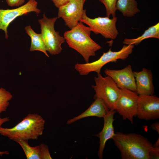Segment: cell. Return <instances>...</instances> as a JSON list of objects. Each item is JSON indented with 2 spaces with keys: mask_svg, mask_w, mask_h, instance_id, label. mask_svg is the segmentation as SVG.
I'll list each match as a JSON object with an SVG mask.
<instances>
[{
  "mask_svg": "<svg viewBox=\"0 0 159 159\" xmlns=\"http://www.w3.org/2000/svg\"><path fill=\"white\" fill-rule=\"evenodd\" d=\"M89 107L79 115L69 120L67 124H70L81 119L88 117L103 118L109 110L100 99L96 98Z\"/></svg>",
  "mask_w": 159,
  "mask_h": 159,
  "instance_id": "cell-15",
  "label": "cell"
},
{
  "mask_svg": "<svg viewBox=\"0 0 159 159\" xmlns=\"http://www.w3.org/2000/svg\"><path fill=\"white\" fill-rule=\"evenodd\" d=\"M159 138L156 141L153 146L155 147H159Z\"/></svg>",
  "mask_w": 159,
  "mask_h": 159,
  "instance_id": "cell-28",
  "label": "cell"
},
{
  "mask_svg": "<svg viewBox=\"0 0 159 159\" xmlns=\"http://www.w3.org/2000/svg\"><path fill=\"white\" fill-rule=\"evenodd\" d=\"M133 72L135 80L136 93L138 95H153L154 88L151 71L144 68L139 72Z\"/></svg>",
  "mask_w": 159,
  "mask_h": 159,
  "instance_id": "cell-13",
  "label": "cell"
},
{
  "mask_svg": "<svg viewBox=\"0 0 159 159\" xmlns=\"http://www.w3.org/2000/svg\"><path fill=\"white\" fill-rule=\"evenodd\" d=\"M21 147L27 159H42L40 145L34 147L30 146L27 140H20L17 142Z\"/></svg>",
  "mask_w": 159,
  "mask_h": 159,
  "instance_id": "cell-19",
  "label": "cell"
},
{
  "mask_svg": "<svg viewBox=\"0 0 159 159\" xmlns=\"http://www.w3.org/2000/svg\"><path fill=\"white\" fill-rule=\"evenodd\" d=\"M42 151V159H52L49 152L48 146L44 144H41Z\"/></svg>",
  "mask_w": 159,
  "mask_h": 159,
  "instance_id": "cell-22",
  "label": "cell"
},
{
  "mask_svg": "<svg viewBox=\"0 0 159 159\" xmlns=\"http://www.w3.org/2000/svg\"><path fill=\"white\" fill-rule=\"evenodd\" d=\"M105 6L107 16L109 17L112 15V18L116 17V12L117 10L116 4L117 0H99Z\"/></svg>",
  "mask_w": 159,
  "mask_h": 159,
  "instance_id": "cell-21",
  "label": "cell"
},
{
  "mask_svg": "<svg viewBox=\"0 0 159 159\" xmlns=\"http://www.w3.org/2000/svg\"><path fill=\"white\" fill-rule=\"evenodd\" d=\"M138 95L135 92L126 89H121L115 110L123 120L127 119L132 124L133 118L137 116Z\"/></svg>",
  "mask_w": 159,
  "mask_h": 159,
  "instance_id": "cell-8",
  "label": "cell"
},
{
  "mask_svg": "<svg viewBox=\"0 0 159 159\" xmlns=\"http://www.w3.org/2000/svg\"><path fill=\"white\" fill-rule=\"evenodd\" d=\"M150 38L159 39V23L149 27L145 31L141 36L135 39H125L123 43L125 45H137L143 40Z\"/></svg>",
  "mask_w": 159,
  "mask_h": 159,
  "instance_id": "cell-18",
  "label": "cell"
},
{
  "mask_svg": "<svg viewBox=\"0 0 159 159\" xmlns=\"http://www.w3.org/2000/svg\"><path fill=\"white\" fill-rule=\"evenodd\" d=\"M10 119L9 117L1 118L0 116V127L4 123L9 121Z\"/></svg>",
  "mask_w": 159,
  "mask_h": 159,
  "instance_id": "cell-26",
  "label": "cell"
},
{
  "mask_svg": "<svg viewBox=\"0 0 159 159\" xmlns=\"http://www.w3.org/2000/svg\"><path fill=\"white\" fill-rule=\"evenodd\" d=\"M55 6L57 8L64 6L69 2L72 0H51Z\"/></svg>",
  "mask_w": 159,
  "mask_h": 159,
  "instance_id": "cell-24",
  "label": "cell"
},
{
  "mask_svg": "<svg viewBox=\"0 0 159 159\" xmlns=\"http://www.w3.org/2000/svg\"><path fill=\"white\" fill-rule=\"evenodd\" d=\"M94 80L95 85L92 86L95 92L94 99H101L109 110H115L121 89L110 77H103L100 73L97 74Z\"/></svg>",
  "mask_w": 159,
  "mask_h": 159,
  "instance_id": "cell-5",
  "label": "cell"
},
{
  "mask_svg": "<svg viewBox=\"0 0 159 159\" xmlns=\"http://www.w3.org/2000/svg\"><path fill=\"white\" fill-rule=\"evenodd\" d=\"M57 18V17L48 18L44 13L43 18L38 20L41 26L40 34L47 51L52 55L61 53L62 49L61 45L65 40L64 37L60 36L59 32L54 29V24Z\"/></svg>",
  "mask_w": 159,
  "mask_h": 159,
  "instance_id": "cell-6",
  "label": "cell"
},
{
  "mask_svg": "<svg viewBox=\"0 0 159 159\" xmlns=\"http://www.w3.org/2000/svg\"><path fill=\"white\" fill-rule=\"evenodd\" d=\"M85 0H72L58 8V18H62L70 29L80 21L83 11Z\"/></svg>",
  "mask_w": 159,
  "mask_h": 159,
  "instance_id": "cell-10",
  "label": "cell"
},
{
  "mask_svg": "<svg viewBox=\"0 0 159 159\" xmlns=\"http://www.w3.org/2000/svg\"><path fill=\"white\" fill-rule=\"evenodd\" d=\"M91 32L89 27L80 21L64 34L69 46L79 53L86 63L89 62L90 57L95 55L97 51L102 48L90 37Z\"/></svg>",
  "mask_w": 159,
  "mask_h": 159,
  "instance_id": "cell-2",
  "label": "cell"
},
{
  "mask_svg": "<svg viewBox=\"0 0 159 159\" xmlns=\"http://www.w3.org/2000/svg\"><path fill=\"white\" fill-rule=\"evenodd\" d=\"M137 116L146 120L159 118V98L153 95H139Z\"/></svg>",
  "mask_w": 159,
  "mask_h": 159,
  "instance_id": "cell-11",
  "label": "cell"
},
{
  "mask_svg": "<svg viewBox=\"0 0 159 159\" xmlns=\"http://www.w3.org/2000/svg\"><path fill=\"white\" fill-rule=\"evenodd\" d=\"M116 112L115 110H109L103 118L104 124L102 130L95 135L100 139V145L98 152V155L100 159L103 158V152L107 141L112 139L115 135L113 123L115 120L114 116Z\"/></svg>",
  "mask_w": 159,
  "mask_h": 159,
  "instance_id": "cell-14",
  "label": "cell"
},
{
  "mask_svg": "<svg viewBox=\"0 0 159 159\" xmlns=\"http://www.w3.org/2000/svg\"><path fill=\"white\" fill-rule=\"evenodd\" d=\"M116 8L124 16L128 17L134 16L140 11L135 0H117Z\"/></svg>",
  "mask_w": 159,
  "mask_h": 159,
  "instance_id": "cell-17",
  "label": "cell"
},
{
  "mask_svg": "<svg viewBox=\"0 0 159 159\" xmlns=\"http://www.w3.org/2000/svg\"><path fill=\"white\" fill-rule=\"evenodd\" d=\"M134 47V45H124L122 49L117 52L112 51L110 49L97 60L91 62L76 64L74 68L81 76L87 75L92 72L100 73L102 68L110 62H116L118 59L125 60L131 54Z\"/></svg>",
  "mask_w": 159,
  "mask_h": 159,
  "instance_id": "cell-4",
  "label": "cell"
},
{
  "mask_svg": "<svg viewBox=\"0 0 159 159\" xmlns=\"http://www.w3.org/2000/svg\"><path fill=\"white\" fill-rule=\"evenodd\" d=\"M13 97L11 93L4 88H0V114L6 111L10 104L9 101Z\"/></svg>",
  "mask_w": 159,
  "mask_h": 159,
  "instance_id": "cell-20",
  "label": "cell"
},
{
  "mask_svg": "<svg viewBox=\"0 0 159 159\" xmlns=\"http://www.w3.org/2000/svg\"><path fill=\"white\" fill-rule=\"evenodd\" d=\"M104 72L112 78L120 89H126L136 92L135 78L130 65L120 70L106 69Z\"/></svg>",
  "mask_w": 159,
  "mask_h": 159,
  "instance_id": "cell-12",
  "label": "cell"
},
{
  "mask_svg": "<svg viewBox=\"0 0 159 159\" xmlns=\"http://www.w3.org/2000/svg\"><path fill=\"white\" fill-rule=\"evenodd\" d=\"M9 153L7 151H0V156H2L4 154L9 155Z\"/></svg>",
  "mask_w": 159,
  "mask_h": 159,
  "instance_id": "cell-27",
  "label": "cell"
},
{
  "mask_svg": "<svg viewBox=\"0 0 159 159\" xmlns=\"http://www.w3.org/2000/svg\"><path fill=\"white\" fill-rule=\"evenodd\" d=\"M37 5L36 0H29L25 4L15 9H0V29L4 31L6 39L9 37L8 27L17 17L32 12L37 14L40 13L41 10L37 7Z\"/></svg>",
  "mask_w": 159,
  "mask_h": 159,
  "instance_id": "cell-9",
  "label": "cell"
},
{
  "mask_svg": "<svg viewBox=\"0 0 159 159\" xmlns=\"http://www.w3.org/2000/svg\"><path fill=\"white\" fill-rule=\"evenodd\" d=\"M150 128L153 130H155L159 134V123L157 122L152 124Z\"/></svg>",
  "mask_w": 159,
  "mask_h": 159,
  "instance_id": "cell-25",
  "label": "cell"
},
{
  "mask_svg": "<svg viewBox=\"0 0 159 159\" xmlns=\"http://www.w3.org/2000/svg\"><path fill=\"white\" fill-rule=\"evenodd\" d=\"M7 4L11 7H19L25 2V0H6Z\"/></svg>",
  "mask_w": 159,
  "mask_h": 159,
  "instance_id": "cell-23",
  "label": "cell"
},
{
  "mask_svg": "<svg viewBox=\"0 0 159 159\" xmlns=\"http://www.w3.org/2000/svg\"><path fill=\"white\" fill-rule=\"evenodd\" d=\"M112 139L122 159L158 158L159 147H155L145 137L135 133H115Z\"/></svg>",
  "mask_w": 159,
  "mask_h": 159,
  "instance_id": "cell-1",
  "label": "cell"
},
{
  "mask_svg": "<svg viewBox=\"0 0 159 159\" xmlns=\"http://www.w3.org/2000/svg\"><path fill=\"white\" fill-rule=\"evenodd\" d=\"M117 20L116 16L112 19L107 16L90 18L87 15L86 10L84 9L80 21L88 26L95 34H100L106 39H114L119 34L116 26Z\"/></svg>",
  "mask_w": 159,
  "mask_h": 159,
  "instance_id": "cell-7",
  "label": "cell"
},
{
  "mask_svg": "<svg viewBox=\"0 0 159 159\" xmlns=\"http://www.w3.org/2000/svg\"><path fill=\"white\" fill-rule=\"evenodd\" d=\"M85 0V1L86 0Z\"/></svg>",
  "mask_w": 159,
  "mask_h": 159,
  "instance_id": "cell-29",
  "label": "cell"
},
{
  "mask_svg": "<svg viewBox=\"0 0 159 159\" xmlns=\"http://www.w3.org/2000/svg\"><path fill=\"white\" fill-rule=\"evenodd\" d=\"M45 121L40 115L29 114L14 127H0V134L16 142L20 140H37L42 135Z\"/></svg>",
  "mask_w": 159,
  "mask_h": 159,
  "instance_id": "cell-3",
  "label": "cell"
},
{
  "mask_svg": "<svg viewBox=\"0 0 159 159\" xmlns=\"http://www.w3.org/2000/svg\"><path fill=\"white\" fill-rule=\"evenodd\" d=\"M25 29L31 39L30 51H40L44 53L47 57H49L40 34L36 33L30 25L26 26Z\"/></svg>",
  "mask_w": 159,
  "mask_h": 159,
  "instance_id": "cell-16",
  "label": "cell"
}]
</instances>
